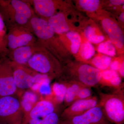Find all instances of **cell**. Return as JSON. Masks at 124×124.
Here are the masks:
<instances>
[{
  "instance_id": "1",
  "label": "cell",
  "mask_w": 124,
  "mask_h": 124,
  "mask_svg": "<svg viewBox=\"0 0 124 124\" xmlns=\"http://www.w3.org/2000/svg\"><path fill=\"white\" fill-rule=\"evenodd\" d=\"M30 28L37 42L55 57L63 66L70 61L75 60L58 35L49 26L47 20L34 16L30 21Z\"/></svg>"
},
{
  "instance_id": "2",
  "label": "cell",
  "mask_w": 124,
  "mask_h": 124,
  "mask_svg": "<svg viewBox=\"0 0 124 124\" xmlns=\"http://www.w3.org/2000/svg\"><path fill=\"white\" fill-rule=\"evenodd\" d=\"M0 14L7 29L17 26L31 29L30 21L35 15L28 1L23 0H0Z\"/></svg>"
},
{
  "instance_id": "3",
  "label": "cell",
  "mask_w": 124,
  "mask_h": 124,
  "mask_svg": "<svg viewBox=\"0 0 124 124\" xmlns=\"http://www.w3.org/2000/svg\"><path fill=\"white\" fill-rule=\"evenodd\" d=\"M101 76V71L86 63L74 60L63 66L62 72L58 79L76 81L91 87L99 84Z\"/></svg>"
},
{
  "instance_id": "4",
  "label": "cell",
  "mask_w": 124,
  "mask_h": 124,
  "mask_svg": "<svg viewBox=\"0 0 124 124\" xmlns=\"http://www.w3.org/2000/svg\"><path fill=\"white\" fill-rule=\"evenodd\" d=\"M89 18L73 5L49 18L47 21L54 31L60 35L70 31L80 33Z\"/></svg>"
},
{
  "instance_id": "5",
  "label": "cell",
  "mask_w": 124,
  "mask_h": 124,
  "mask_svg": "<svg viewBox=\"0 0 124 124\" xmlns=\"http://www.w3.org/2000/svg\"><path fill=\"white\" fill-rule=\"evenodd\" d=\"M98 25L108 40L115 46L116 53L119 55L124 54V29L108 11L102 9L94 13L87 15Z\"/></svg>"
},
{
  "instance_id": "6",
  "label": "cell",
  "mask_w": 124,
  "mask_h": 124,
  "mask_svg": "<svg viewBox=\"0 0 124 124\" xmlns=\"http://www.w3.org/2000/svg\"><path fill=\"white\" fill-rule=\"evenodd\" d=\"M26 66L40 74L46 75L50 80L58 79L62 72L63 66L60 62L41 46Z\"/></svg>"
},
{
  "instance_id": "7",
  "label": "cell",
  "mask_w": 124,
  "mask_h": 124,
  "mask_svg": "<svg viewBox=\"0 0 124 124\" xmlns=\"http://www.w3.org/2000/svg\"><path fill=\"white\" fill-rule=\"evenodd\" d=\"M120 89L112 94L100 93L99 105L111 124H124V98Z\"/></svg>"
},
{
  "instance_id": "8",
  "label": "cell",
  "mask_w": 124,
  "mask_h": 124,
  "mask_svg": "<svg viewBox=\"0 0 124 124\" xmlns=\"http://www.w3.org/2000/svg\"><path fill=\"white\" fill-rule=\"evenodd\" d=\"M20 101L15 96L0 97V122L22 124L24 115Z\"/></svg>"
},
{
  "instance_id": "9",
  "label": "cell",
  "mask_w": 124,
  "mask_h": 124,
  "mask_svg": "<svg viewBox=\"0 0 124 124\" xmlns=\"http://www.w3.org/2000/svg\"><path fill=\"white\" fill-rule=\"evenodd\" d=\"M35 14L47 20L53 16L73 5L71 1L62 0H28Z\"/></svg>"
},
{
  "instance_id": "10",
  "label": "cell",
  "mask_w": 124,
  "mask_h": 124,
  "mask_svg": "<svg viewBox=\"0 0 124 124\" xmlns=\"http://www.w3.org/2000/svg\"><path fill=\"white\" fill-rule=\"evenodd\" d=\"M7 30V46L9 51L37 41L36 38L29 28L17 26Z\"/></svg>"
},
{
  "instance_id": "11",
  "label": "cell",
  "mask_w": 124,
  "mask_h": 124,
  "mask_svg": "<svg viewBox=\"0 0 124 124\" xmlns=\"http://www.w3.org/2000/svg\"><path fill=\"white\" fill-rule=\"evenodd\" d=\"M14 81L17 88L25 89L31 88L37 81L45 75H42L25 66L11 62Z\"/></svg>"
},
{
  "instance_id": "12",
  "label": "cell",
  "mask_w": 124,
  "mask_h": 124,
  "mask_svg": "<svg viewBox=\"0 0 124 124\" xmlns=\"http://www.w3.org/2000/svg\"><path fill=\"white\" fill-rule=\"evenodd\" d=\"M17 89L14 81L11 61L7 56L0 57V97L14 96Z\"/></svg>"
},
{
  "instance_id": "13",
  "label": "cell",
  "mask_w": 124,
  "mask_h": 124,
  "mask_svg": "<svg viewBox=\"0 0 124 124\" xmlns=\"http://www.w3.org/2000/svg\"><path fill=\"white\" fill-rule=\"evenodd\" d=\"M59 124H111L99 104L80 115L60 120Z\"/></svg>"
},
{
  "instance_id": "14",
  "label": "cell",
  "mask_w": 124,
  "mask_h": 124,
  "mask_svg": "<svg viewBox=\"0 0 124 124\" xmlns=\"http://www.w3.org/2000/svg\"><path fill=\"white\" fill-rule=\"evenodd\" d=\"M99 103L97 98L93 96L85 99L76 100L64 108L60 115V119H65L80 115L98 106Z\"/></svg>"
},
{
  "instance_id": "15",
  "label": "cell",
  "mask_w": 124,
  "mask_h": 124,
  "mask_svg": "<svg viewBox=\"0 0 124 124\" xmlns=\"http://www.w3.org/2000/svg\"><path fill=\"white\" fill-rule=\"evenodd\" d=\"M40 45L37 41L31 44L21 46L9 51L7 57L11 62L26 66L28 62Z\"/></svg>"
},
{
  "instance_id": "16",
  "label": "cell",
  "mask_w": 124,
  "mask_h": 124,
  "mask_svg": "<svg viewBox=\"0 0 124 124\" xmlns=\"http://www.w3.org/2000/svg\"><path fill=\"white\" fill-rule=\"evenodd\" d=\"M55 109V104L51 100H41L37 103L27 112L24 113L23 121L31 119H43L49 114L56 112Z\"/></svg>"
},
{
  "instance_id": "17",
  "label": "cell",
  "mask_w": 124,
  "mask_h": 124,
  "mask_svg": "<svg viewBox=\"0 0 124 124\" xmlns=\"http://www.w3.org/2000/svg\"><path fill=\"white\" fill-rule=\"evenodd\" d=\"M81 32L85 38L91 44H98L108 39L98 24L90 18L85 23Z\"/></svg>"
},
{
  "instance_id": "18",
  "label": "cell",
  "mask_w": 124,
  "mask_h": 124,
  "mask_svg": "<svg viewBox=\"0 0 124 124\" xmlns=\"http://www.w3.org/2000/svg\"><path fill=\"white\" fill-rule=\"evenodd\" d=\"M58 36L66 48L75 59L78 54L81 44L80 33L70 31Z\"/></svg>"
},
{
  "instance_id": "19",
  "label": "cell",
  "mask_w": 124,
  "mask_h": 124,
  "mask_svg": "<svg viewBox=\"0 0 124 124\" xmlns=\"http://www.w3.org/2000/svg\"><path fill=\"white\" fill-rule=\"evenodd\" d=\"M73 3L78 10L85 13L86 15L103 9V0H76L73 1Z\"/></svg>"
},
{
  "instance_id": "20",
  "label": "cell",
  "mask_w": 124,
  "mask_h": 124,
  "mask_svg": "<svg viewBox=\"0 0 124 124\" xmlns=\"http://www.w3.org/2000/svg\"><path fill=\"white\" fill-rule=\"evenodd\" d=\"M80 33L81 37V44L75 60L86 63L95 55V49L92 44L85 38L82 32Z\"/></svg>"
},
{
  "instance_id": "21",
  "label": "cell",
  "mask_w": 124,
  "mask_h": 124,
  "mask_svg": "<svg viewBox=\"0 0 124 124\" xmlns=\"http://www.w3.org/2000/svg\"><path fill=\"white\" fill-rule=\"evenodd\" d=\"M121 82V78L117 72L110 69L101 71L99 84L117 88L120 87Z\"/></svg>"
},
{
  "instance_id": "22",
  "label": "cell",
  "mask_w": 124,
  "mask_h": 124,
  "mask_svg": "<svg viewBox=\"0 0 124 124\" xmlns=\"http://www.w3.org/2000/svg\"><path fill=\"white\" fill-rule=\"evenodd\" d=\"M65 81L67 83V89L63 102L67 107L75 101L79 90L85 85L76 81Z\"/></svg>"
},
{
  "instance_id": "23",
  "label": "cell",
  "mask_w": 124,
  "mask_h": 124,
  "mask_svg": "<svg viewBox=\"0 0 124 124\" xmlns=\"http://www.w3.org/2000/svg\"><path fill=\"white\" fill-rule=\"evenodd\" d=\"M112 57L100 53L95 54L86 63L102 71L108 69Z\"/></svg>"
},
{
  "instance_id": "24",
  "label": "cell",
  "mask_w": 124,
  "mask_h": 124,
  "mask_svg": "<svg viewBox=\"0 0 124 124\" xmlns=\"http://www.w3.org/2000/svg\"><path fill=\"white\" fill-rule=\"evenodd\" d=\"M7 28L0 14V57L7 56L9 51L7 46Z\"/></svg>"
},
{
  "instance_id": "25",
  "label": "cell",
  "mask_w": 124,
  "mask_h": 124,
  "mask_svg": "<svg viewBox=\"0 0 124 124\" xmlns=\"http://www.w3.org/2000/svg\"><path fill=\"white\" fill-rule=\"evenodd\" d=\"M96 49L99 53L111 57H114L117 54L115 46L108 39L98 44Z\"/></svg>"
},
{
  "instance_id": "26",
  "label": "cell",
  "mask_w": 124,
  "mask_h": 124,
  "mask_svg": "<svg viewBox=\"0 0 124 124\" xmlns=\"http://www.w3.org/2000/svg\"><path fill=\"white\" fill-rule=\"evenodd\" d=\"M67 89V83L61 80L60 83H56L53 86V90L57 101L58 102L64 101Z\"/></svg>"
},
{
  "instance_id": "27",
  "label": "cell",
  "mask_w": 124,
  "mask_h": 124,
  "mask_svg": "<svg viewBox=\"0 0 124 124\" xmlns=\"http://www.w3.org/2000/svg\"><path fill=\"white\" fill-rule=\"evenodd\" d=\"M91 88L85 85L81 87L77 94L75 101L76 100L85 99L92 97Z\"/></svg>"
},
{
  "instance_id": "28",
  "label": "cell",
  "mask_w": 124,
  "mask_h": 124,
  "mask_svg": "<svg viewBox=\"0 0 124 124\" xmlns=\"http://www.w3.org/2000/svg\"><path fill=\"white\" fill-rule=\"evenodd\" d=\"M123 63H124V54L118 57H112V60L108 69L118 72Z\"/></svg>"
},
{
  "instance_id": "29",
  "label": "cell",
  "mask_w": 124,
  "mask_h": 124,
  "mask_svg": "<svg viewBox=\"0 0 124 124\" xmlns=\"http://www.w3.org/2000/svg\"><path fill=\"white\" fill-rule=\"evenodd\" d=\"M124 0H103V9L109 6H119L123 5Z\"/></svg>"
},
{
  "instance_id": "30",
  "label": "cell",
  "mask_w": 124,
  "mask_h": 124,
  "mask_svg": "<svg viewBox=\"0 0 124 124\" xmlns=\"http://www.w3.org/2000/svg\"><path fill=\"white\" fill-rule=\"evenodd\" d=\"M0 124H3V123H0Z\"/></svg>"
}]
</instances>
